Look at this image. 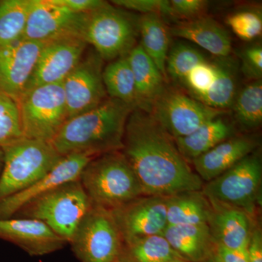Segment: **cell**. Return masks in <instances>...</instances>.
<instances>
[{
    "instance_id": "39",
    "label": "cell",
    "mask_w": 262,
    "mask_h": 262,
    "mask_svg": "<svg viewBox=\"0 0 262 262\" xmlns=\"http://www.w3.org/2000/svg\"><path fill=\"white\" fill-rule=\"evenodd\" d=\"M254 224L247 248L248 262H262V234L259 226Z\"/></svg>"
},
{
    "instance_id": "32",
    "label": "cell",
    "mask_w": 262,
    "mask_h": 262,
    "mask_svg": "<svg viewBox=\"0 0 262 262\" xmlns=\"http://www.w3.org/2000/svg\"><path fill=\"white\" fill-rule=\"evenodd\" d=\"M18 102L0 91V147L24 139Z\"/></svg>"
},
{
    "instance_id": "40",
    "label": "cell",
    "mask_w": 262,
    "mask_h": 262,
    "mask_svg": "<svg viewBox=\"0 0 262 262\" xmlns=\"http://www.w3.org/2000/svg\"><path fill=\"white\" fill-rule=\"evenodd\" d=\"M215 254L222 262H248L247 250H235L216 244Z\"/></svg>"
},
{
    "instance_id": "5",
    "label": "cell",
    "mask_w": 262,
    "mask_h": 262,
    "mask_svg": "<svg viewBox=\"0 0 262 262\" xmlns=\"http://www.w3.org/2000/svg\"><path fill=\"white\" fill-rule=\"evenodd\" d=\"M0 202L21 192L52 170L62 158L51 142L20 139L2 148Z\"/></svg>"
},
{
    "instance_id": "34",
    "label": "cell",
    "mask_w": 262,
    "mask_h": 262,
    "mask_svg": "<svg viewBox=\"0 0 262 262\" xmlns=\"http://www.w3.org/2000/svg\"><path fill=\"white\" fill-rule=\"evenodd\" d=\"M227 23L232 32L245 41H251L261 35V15L258 12L239 11L229 15Z\"/></svg>"
},
{
    "instance_id": "22",
    "label": "cell",
    "mask_w": 262,
    "mask_h": 262,
    "mask_svg": "<svg viewBox=\"0 0 262 262\" xmlns=\"http://www.w3.org/2000/svg\"><path fill=\"white\" fill-rule=\"evenodd\" d=\"M179 256L188 262H202L215 252L214 238L208 225H168L163 232Z\"/></svg>"
},
{
    "instance_id": "14",
    "label": "cell",
    "mask_w": 262,
    "mask_h": 262,
    "mask_svg": "<svg viewBox=\"0 0 262 262\" xmlns=\"http://www.w3.org/2000/svg\"><path fill=\"white\" fill-rule=\"evenodd\" d=\"M85 14L73 13L56 0H32L22 39L46 42L67 34L80 36Z\"/></svg>"
},
{
    "instance_id": "31",
    "label": "cell",
    "mask_w": 262,
    "mask_h": 262,
    "mask_svg": "<svg viewBox=\"0 0 262 262\" xmlns=\"http://www.w3.org/2000/svg\"><path fill=\"white\" fill-rule=\"evenodd\" d=\"M206 60L205 55L193 46L182 42L175 43L167 56V77L179 83L192 69Z\"/></svg>"
},
{
    "instance_id": "1",
    "label": "cell",
    "mask_w": 262,
    "mask_h": 262,
    "mask_svg": "<svg viewBox=\"0 0 262 262\" xmlns=\"http://www.w3.org/2000/svg\"><path fill=\"white\" fill-rule=\"evenodd\" d=\"M122 152L144 195L168 198L200 191L204 182L180 154L175 141L151 114L136 108L127 119Z\"/></svg>"
},
{
    "instance_id": "35",
    "label": "cell",
    "mask_w": 262,
    "mask_h": 262,
    "mask_svg": "<svg viewBox=\"0 0 262 262\" xmlns=\"http://www.w3.org/2000/svg\"><path fill=\"white\" fill-rule=\"evenodd\" d=\"M112 3L123 10L139 12L143 15L156 14L160 16H174L170 1L165 0H114Z\"/></svg>"
},
{
    "instance_id": "23",
    "label": "cell",
    "mask_w": 262,
    "mask_h": 262,
    "mask_svg": "<svg viewBox=\"0 0 262 262\" xmlns=\"http://www.w3.org/2000/svg\"><path fill=\"white\" fill-rule=\"evenodd\" d=\"M235 136L234 127L222 117L206 122L189 135L173 139L180 154L192 162L222 141Z\"/></svg>"
},
{
    "instance_id": "33",
    "label": "cell",
    "mask_w": 262,
    "mask_h": 262,
    "mask_svg": "<svg viewBox=\"0 0 262 262\" xmlns=\"http://www.w3.org/2000/svg\"><path fill=\"white\" fill-rule=\"evenodd\" d=\"M223 58H219L215 61L202 62L192 69L180 82L186 94L198 100L202 95L207 92L216 80L220 74Z\"/></svg>"
},
{
    "instance_id": "27",
    "label": "cell",
    "mask_w": 262,
    "mask_h": 262,
    "mask_svg": "<svg viewBox=\"0 0 262 262\" xmlns=\"http://www.w3.org/2000/svg\"><path fill=\"white\" fill-rule=\"evenodd\" d=\"M103 82L108 98L137 108L135 81L127 56L117 58L103 70Z\"/></svg>"
},
{
    "instance_id": "37",
    "label": "cell",
    "mask_w": 262,
    "mask_h": 262,
    "mask_svg": "<svg viewBox=\"0 0 262 262\" xmlns=\"http://www.w3.org/2000/svg\"><path fill=\"white\" fill-rule=\"evenodd\" d=\"M170 2L175 18L192 20L203 16L208 9V3L205 0H171Z\"/></svg>"
},
{
    "instance_id": "36",
    "label": "cell",
    "mask_w": 262,
    "mask_h": 262,
    "mask_svg": "<svg viewBox=\"0 0 262 262\" xmlns=\"http://www.w3.org/2000/svg\"><path fill=\"white\" fill-rule=\"evenodd\" d=\"M241 70L248 78L253 80H261L262 48L261 45L248 46L241 51Z\"/></svg>"
},
{
    "instance_id": "26",
    "label": "cell",
    "mask_w": 262,
    "mask_h": 262,
    "mask_svg": "<svg viewBox=\"0 0 262 262\" xmlns=\"http://www.w3.org/2000/svg\"><path fill=\"white\" fill-rule=\"evenodd\" d=\"M183 259L163 234H154L124 243L122 262H169Z\"/></svg>"
},
{
    "instance_id": "42",
    "label": "cell",
    "mask_w": 262,
    "mask_h": 262,
    "mask_svg": "<svg viewBox=\"0 0 262 262\" xmlns=\"http://www.w3.org/2000/svg\"><path fill=\"white\" fill-rule=\"evenodd\" d=\"M3 158H4V153H3V149L0 147V173H1L2 168H3Z\"/></svg>"
},
{
    "instance_id": "38",
    "label": "cell",
    "mask_w": 262,
    "mask_h": 262,
    "mask_svg": "<svg viewBox=\"0 0 262 262\" xmlns=\"http://www.w3.org/2000/svg\"><path fill=\"white\" fill-rule=\"evenodd\" d=\"M57 3L63 5L67 9L75 13L85 14L91 13L106 4L101 0H56Z\"/></svg>"
},
{
    "instance_id": "12",
    "label": "cell",
    "mask_w": 262,
    "mask_h": 262,
    "mask_svg": "<svg viewBox=\"0 0 262 262\" xmlns=\"http://www.w3.org/2000/svg\"><path fill=\"white\" fill-rule=\"evenodd\" d=\"M87 46L77 34H67L44 42L25 91L63 82L82 59Z\"/></svg>"
},
{
    "instance_id": "4",
    "label": "cell",
    "mask_w": 262,
    "mask_h": 262,
    "mask_svg": "<svg viewBox=\"0 0 262 262\" xmlns=\"http://www.w3.org/2000/svg\"><path fill=\"white\" fill-rule=\"evenodd\" d=\"M92 206L80 180H76L29 202L13 217L40 221L69 244Z\"/></svg>"
},
{
    "instance_id": "25",
    "label": "cell",
    "mask_w": 262,
    "mask_h": 262,
    "mask_svg": "<svg viewBox=\"0 0 262 262\" xmlns=\"http://www.w3.org/2000/svg\"><path fill=\"white\" fill-rule=\"evenodd\" d=\"M139 34L141 46L166 78V60L170 49V29L162 17L146 14L139 18Z\"/></svg>"
},
{
    "instance_id": "15",
    "label": "cell",
    "mask_w": 262,
    "mask_h": 262,
    "mask_svg": "<svg viewBox=\"0 0 262 262\" xmlns=\"http://www.w3.org/2000/svg\"><path fill=\"white\" fill-rule=\"evenodd\" d=\"M95 157L84 153L63 156L51 170L30 187L0 202V220L13 218L25 205L65 183L79 180L81 172Z\"/></svg>"
},
{
    "instance_id": "16",
    "label": "cell",
    "mask_w": 262,
    "mask_h": 262,
    "mask_svg": "<svg viewBox=\"0 0 262 262\" xmlns=\"http://www.w3.org/2000/svg\"><path fill=\"white\" fill-rule=\"evenodd\" d=\"M44 42L21 39L0 48V91L18 101L25 92Z\"/></svg>"
},
{
    "instance_id": "2",
    "label": "cell",
    "mask_w": 262,
    "mask_h": 262,
    "mask_svg": "<svg viewBox=\"0 0 262 262\" xmlns=\"http://www.w3.org/2000/svg\"><path fill=\"white\" fill-rule=\"evenodd\" d=\"M133 110L127 103L108 98L97 107L68 119L51 144L61 156L77 153L98 156L121 151Z\"/></svg>"
},
{
    "instance_id": "41",
    "label": "cell",
    "mask_w": 262,
    "mask_h": 262,
    "mask_svg": "<svg viewBox=\"0 0 262 262\" xmlns=\"http://www.w3.org/2000/svg\"><path fill=\"white\" fill-rule=\"evenodd\" d=\"M202 262H222L220 261V259H219V258L217 257L216 255L213 253V255H211L210 257H208V258H206V260H204V261Z\"/></svg>"
},
{
    "instance_id": "18",
    "label": "cell",
    "mask_w": 262,
    "mask_h": 262,
    "mask_svg": "<svg viewBox=\"0 0 262 262\" xmlns=\"http://www.w3.org/2000/svg\"><path fill=\"white\" fill-rule=\"evenodd\" d=\"M258 145L251 136H232L193 160L194 172L203 182H210L253 153Z\"/></svg>"
},
{
    "instance_id": "11",
    "label": "cell",
    "mask_w": 262,
    "mask_h": 262,
    "mask_svg": "<svg viewBox=\"0 0 262 262\" xmlns=\"http://www.w3.org/2000/svg\"><path fill=\"white\" fill-rule=\"evenodd\" d=\"M103 61L96 52L82 57L62 82L68 119L97 107L108 98L103 82Z\"/></svg>"
},
{
    "instance_id": "8",
    "label": "cell",
    "mask_w": 262,
    "mask_h": 262,
    "mask_svg": "<svg viewBox=\"0 0 262 262\" xmlns=\"http://www.w3.org/2000/svg\"><path fill=\"white\" fill-rule=\"evenodd\" d=\"M17 102L26 139L51 142L68 120L62 82L25 91Z\"/></svg>"
},
{
    "instance_id": "6",
    "label": "cell",
    "mask_w": 262,
    "mask_h": 262,
    "mask_svg": "<svg viewBox=\"0 0 262 262\" xmlns=\"http://www.w3.org/2000/svg\"><path fill=\"white\" fill-rule=\"evenodd\" d=\"M139 18L106 2L86 13L80 36L103 60L114 61L127 56L135 46Z\"/></svg>"
},
{
    "instance_id": "20",
    "label": "cell",
    "mask_w": 262,
    "mask_h": 262,
    "mask_svg": "<svg viewBox=\"0 0 262 262\" xmlns=\"http://www.w3.org/2000/svg\"><path fill=\"white\" fill-rule=\"evenodd\" d=\"M170 34L190 41L218 58L228 57L232 51L229 32L210 17L182 20L170 28Z\"/></svg>"
},
{
    "instance_id": "13",
    "label": "cell",
    "mask_w": 262,
    "mask_h": 262,
    "mask_svg": "<svg viewBox=\"0 0 262 262\" xmlns=\"http://www.w3.org/2000/svg\"><path fill=\"white\" fill-rule=\"evenodd\" d=\"M166 202L163 196L144 195L112 210L124 243L163 234L168 226Z\"/></svg>"
},
{
    "instance_id": "21",
    "label": "cell",
    "mask_w": 262,
    "mask_h": 262,
    "mask_svg": "<svg viewBox=\"0 0 262 262\" xmlns=\"http://www.w3.org/2000/svg\"><path fill=\"white\" fill-rule=\"evenodd\" d=\"M127 58L135 81L137 108L149 113L167 88L166 79L140 44L131 50Z\"/></svg>"
},
{
    "instance_id": "30",
    "label": "cell",
    "mask_w": 262,
    "mask_h": 262,
    "mask_svg": "<svg viewBox=\"0 0 262 262\" xmlns=\"http://www.w3.org/2000/svg\"><path fill=\"white\" fill-rule=\"evenodd\" d=\"M236 121L246 130H252L262 122V80H253L236 94L233 104Z\"/></svg>"
},
{
    "instance_id": "29",
    "label": "cell",
    "mask_w": 262,
    "mask_h": 262,
    "mask_svg": "<svg viewBox=\"0 0 262 262\" xmlns=\"http://www.w3.org/2000/svg\"><path fill=\"white\" fill-rule=\"evenodd\" d=\"M237 72L234 62L223 58L220 74L210 89L198 101L210 107L226 110L232 107L237 94Z\"/></svg>"
},
{
    "instance_id": "19",
    "label": "cell",
    "mask_w": 262,
    "mask_h": 262,
    "mask_svg": "<svg viewBox=\"0 0 262 262\" xmlns=\"http://www.w3.org/2000/svg\"><path fill=\"white\" fill-rule=\"evenodd\" d=\"M211 204L208 225L215 243L230 249L247 250L255 224L253 217L239 208Z\"/></svg>"
},
{
    "instance_id": "17",
    "label": "cell",
    "mask_w": 262,
    "mask_h": 262,
    "mask_svg": "<svg viewBox=\"0 0 262 262\" xmlns=\"http://www.w3.org/2000/svg\"><path fill=\"white\" fill-rule=\"evenodd\" d=\"M0 239L15 244L32 256L51 254L68 244L40 221L18 217L0 220Z\"/></svg>"
},
{
    "instance_id": "24",
    "label": "cell",
    "mask_w": 262,
    "mask_h": 262,
    "mask_svg": "<svg viewBox=\"0 0 262 262\" xmlns=\"http://www.w3.org/2000/svg\"><path fill=\"white\" fill-rule=\"evenodd\" d=\"M166 203L168 225H208L212 206L202 190L168 196Z\"/></svg>"
},
{
    "instance_id": "44",
    "label": "cell",
    "mask_w": 262,
    "mask_h": 262,
    "mask_svg": "<svg viewBox=\"0 0 262 262\" xmlns=\"http://www.w3.org/2000/svg\"><path fill=\"white\" fill-rule=\"evenodd\" d=\"M114 262H122L121 261H120V260H117V261H114Z\"/></svg>"
},
{
    "instance_id": "9",
    "label": "cell",
    "mask_w": 262,
    "mask_h": 262,
    "mask_svg": "<svg viewBox=\"0 0 262 262\" xmlns=\"http://www.w3.org/2000/svg\"><path fill=\"white\" fill-rule=\"evenodd\" d=\"M69 244L80 262H114L124 241L111 211L93 204Z\"/></svg>"
},
{
    "instance_id": "28",
    "label": "cell",
    "mask_w": 262,
    "mask_h": 262,
    "mask_svg": "<svg viewBox=\"0 0 262 262\" xmlns=\"http://www.w3.org/2000/svg\"><path fill=\"white\" fill-rule=\"evenodd\" d=\"M32 0L0 1V48L22 39Z\"/></svg>"
},
{
    "instance_id": "10",
    "label": "cell",
    "mask_w": 262,
    "mask_h": 262,
    "mask_svg": "<svg viewBox=\"0 0 262 262\" xmlns=\"http://www.w3.org/2000/svg\"><path fill=\"white\" fill-rule=\"evenodd\" d=\"M226 113L227 110L210 107L178 89L166 88L149 114L169 135L177 139L192 134Z\"/></svg>"
},
{
    "instance_id": "43",
    "label": "cell",
    "mask_w": 262,
    "mask_h": 262,
    "mask_svg": "<svg viewBox=\"0 0 262 262\" xmlns=\"http://www.w3.org/2000/svg\"><path fill=\"white\" fill-rule=\"evenodd\" d=\"M169 262H188V261H185V260H184V259H177V260H173V261H169Z\"/></svg>"
},
{
    "instance_id": "7",
    "label": "cell",
    "mask_w": 262,
    "mask_h": 262,
    "mask_svg": "<svg viewBox=\"0 0 262 262\" xmlns=\"http://www.w3.org/2000/svg\"><path fill=\"white\" fill-rule=\"evenodd\" d=\"M261 158L253 152L206 182L202 192L210 203L239 208L253 217L261 201Z\"/></svg>"
},
{
    "instance_id": "3",
    "label": "cell",
    "mask_w": 262,
    "mask_h": 262,
    "mask_svg": "<svg viewBox=\"0 0 262 262\" xmlns=\"http://www.w3.org/2000/svg\"><path fill=\"white\" fill-rule=\"evenodd\" d=\"M79 180L93 204L110 211L144 195L122 151L95 157L82 170Z\"/></svg>"
}]
</instances>
